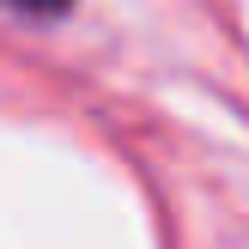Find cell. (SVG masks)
Listing matches in <instances>:
<instances>
[{
    "label": "cell",
    "instance_id": "cell-1",
    "mask_svg": "<svg viewBox=\"0 0 249 249\" xmlns=\"http://www.w3.org/2000/svg\"><path fill=\"white\" fill-rule=\"evenodd\" d=\"M0 6H12V12H24V18H61V12H67L73 0H0Z\"/></svg>",
    "mask_w": 249,
    "mask_h": 249
}]
</instances>
